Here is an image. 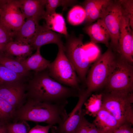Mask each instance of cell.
<instances>
[{"mask_svg":"<svg viewBox=\"0 0 133 133\" xmlns=\"http://www.w3.org/2000/svg\"><path fill=\"white\" fill-rule=\"evenodd\" d=\"M102 107L122 124H133V93H123L107 92L102 94Z\"/></svg>","mask_w":133,"mask_h":133,"instance_id":"obj_4","label":"cell"},{"mask_svg":"<svg viewBox=\"0 0 133 133\" xmlns=\"http://www.w3.org/2000/svg\"><path fill=\"white\" fill-rule=\"evenodd\" d=\"M40 48H37L34 53L32 54L21 62L27 70H33L35 72H39L47 68L50 61L41 55L40 52Z\"/></svg>","mask_w":133,"mask_h":133,"instance_id":"obj_20","label":"cell"},{"mask_svg":"<svg viewBox=\"0 0 133 133\" xmlns=\"http://www.w3.org/2000/svg\"><path fill=\"white\" fill-rule=\"evenodd\" d=\"M102 94H93L84 102L85 114L95 117L102 107Z\"/></svg>","mask_w":133,"mask_h":133,"instance_id":"obj_23","label":"cell"},{"mask_svg":"<svg viewBox=\"0 0 133 133\" xmlns=\"http://www.w3.org/2000/svg\"><path fill=\"white\" fill-rule=\"evenodd\" d=\"M122 15L129 20L130 25L133 29V0H119Z\"/></svg>","mask_w":133,"mask_h":133,"instance_id":"obj_30","label":"cell"},{"mask_svg":"<svg viewBox=\"0 0 133 133\" xmlns=\"http://www.w3.org/2000/svg\"><path fill=\"white\" fill-rule=\"evenodd\" d=\"M15 33L13 40L29 43L36 33L40 20L34 17L27 19Z\"/></svg>","mask_w":133,"mask_h":133,"instance_id":"obj_17","label":"cell"},{"mask_svg":"<svg viewBox=\"0 0 133 133\" xmlns=\"http://www.w3.org/2000/svg\"><path fill=\"white\" fill-rule=\"evenodd\" d=\"M44 19L46 25L50 29L64 35L66 37L68 36V34L65 20L61 14L55 12L46 16Z\"/></svg>","mask_w":133,"mask_h":133,"instance_id":"obj_22","label":"cell"},{"mask_svg":"<svg viewBox=\"0 0 133 133\" xmlns=\"http://www.w3.org/2000/svg\"><path fill=\"white\" fill-rule=\"evenodd\" d=\"M122 16L119 0H112L101 18L108 30L110 35L109 47L117 53L120 21Z\"/></svg>","mask_w":133,"mask_h":133,"instance_id":"obj_8","label":"cell"},{"mask_svg":"<svg viewBox=\"0 0 133 133\" xmlns=\"http://www.w3.org/2000/svg\"><path fill=\"white\" fill-rule=\"evenodd\" d=\"M62 35L54 32L50 29L44 23L39 25L35 35L29 42L33 50L42 46L50 43L57 45L58 47L64 46L62 40Z\"/></svg>","mask_w":133,"mask_h":133,"instance_id":"obj_13","label":"cell"},{"mask_svg":"<svg viewBox=\"0 0 133 133\" xmlns=\"http://www.w3.org/2000/svg\"><path fill=\"white\" fill-rule=\"evenodd\" d=\"M66 105L50 104L27 99L15 112L13 122L20 120L59 125L67 118Z\"/></svg>","mask_w":133,"mask_h":133,"instance_id":"obj_2","label":"cell"},{"mask_svg":"<svg viewBox=\"0 0 133 133\" xmlns=\"http://www.w3.org/2000/svg\"><path fill=\"white\" fill-rule=\"evenodd\" d=\"M24 82L18 81L0 85V97L12 105L16 110L26 100V84Z\"/></svg>","mask_w":133,"mask_h":133,"instance_id":"obj_11","label":"cell"},{"mask_svg":"<svg viewBox=\"0 0 133 133\" xmlns=\"http://www.w3.org/2000/svg\"><path fill=\"white\" fill-rule=\"evenodd\" d=\"M76 133H105L97 128L93 123L89 122L83 116Z\"/></svg>","mask_w":133,"mask_h":133,"instance_id":"obj_31","label":"cell"},{"mask_svg":"<svg viewBox=\"0 0 133 133\" xmlns=\"http://www.w3.org/2000/svg\"><path fill=\"white\" fill-rule=\"evenodd\" d=\"M84 30L90 37L91 42L96 44L102 43L109 47L110 38L109 32L101 18L95 23L86 25Z\"/></svg>","mask_w":133,"mask_h":133,"instance_id":"obj_15","label":"cell"},{"mask_svg":"<svg viewBox=\"0 0 133 133\" xmlns=\"http://www.w3.org/2000/svg\"><path fill=\"white\" fill-rule=\"evenodd\" d=\"M16 110L12 105L0 97V124H6L13 121Z\"/></svg>","mask_w":133,"mask_h":133,"instance_id":"obj_25","label":"cell"},{"mask_svg":"<svg viewBox=\"0 0 133 133\" xmlns=\"http://www.w3.org/2000/svg\"><path fill=\"white\" fill-rule=\"evenodd\" d=\"M56 58L47 68L50 76L60 83L76 89H81L76 71L65 53L64 47H58Z\"/></svg>","mask_w":133,"mask_h":133,"instance_id":"obj_6","label":"cell"},{"mask_svg":"<svg viewBox=\"0 0 133 133\" xmlns=\"http://www.w3.org/2000/svg\"><path fill=\"white\" fill-rule=\"evenodd\" d=\"M86 18L85 11L83 7L76 5L69 12L67 17L68 21L71 24L76 25L85 21Z\"/></svg>","mask_w":133,"mask_h":133,"instance_id":"obj_26","label":"cell"},{"mask_svg":"<svg viewBox=\"0 0 133 133\" xmlns=\"http://www.w3.org/2000/svg\"><path fill=\"white\" fill-rule=\"evenodd\" d=\"M47 0H18L21 11L25 19L34 17L44 19Z\"/></svg>","mask_w":133,"mask_h":133,"instance_id":"obj_16","label":"cell"},{"mask_svg":"<svg viewBox=\"0 0 133 133\" xmlns=\"http://www.w3.org/2000/svg\"><path fill=\"white\" fill-rule=\"evenodd\" d=\"M84 48L90 63L95 61L100 55V51L95 44L91 42L84 45Z\"/></svg>","mask_w":133,"mask_h":133,"instance_id":"obj_32","label":"cell"},{"mask_svg":"<svg viewBox=\"0 0 133 133\" xmlns=\"http://www.w3.org/2000/svg\"><path fill=\"white\" fill-rule=\"evenodd\" d=\"M56 127L54 125L52 126L51 128V133H57L56 130Z\"/></svg>","mask_w":133,"mask_h":133,"instance_id":"obj_36","label":"cell"},{"mask_svg":"<svg viewBox=\"0 0 133 133\" xmlns=\"http://www.w3.org/2000/svg\"><path fill=\"white\" fill-rule=\"evenodd\" d=\"M52 126L48 125L43 126L37 124L30 130L28 133H49Z\"/></svg>","mask_w":133,"mask_h":133,"instance_id":"obj_34","label":"cell"},{"mask_svg":"<svg viewBox=\"0 0 133 133\" xmlns=\"http://www.w3.org/2000/svg\"><path fill=\"white\" fill-rule=\"evenodd\" d=\"M115 53L109 47L92 65L85 81L87 88L85 91L89 96L92 92L105 85L116 57Z\"/></svg>","mask_w":133,"mask_h":133,"instance_id":"obj_5","label":"cell"},{"mask_svg":"<svg viewBox=\"0 0 133 133\" xmlns=\"http://www.w3.org/2000/svg\"><path fill=\"white\" fill-rule=\"evenodd\" d=\"M0 64L9 69L26 77L31 76V71L26 70L21 62L15 57L0 51Z\"/></svg>","mask_w":133,"mask_h":133,"instance_id":"obj_21","label":"cell"},{"mask_svg":"<svg viewBox=\"0 0 133 133\" xmlns=\"http://www.w3.org/2000/svg\"><path fill=\"white\" fill-rule=\"evenodd\" d=\"M27 78L0 64V85L18 81L25 82Z\"/></svg>","mask_w":133,"mask_h":133,"instance_id":"obj_24","label":"cell"},{"mask_svg":"<svg viewBox=\"0 0 133 133\" xmlns=\"http://www.w3.org/2000/svg\"><path fill=\"white\" fill-rule=\"evenodd\" d=\"M95 117L93 123L99 129L105 133L121 125L111 114L102 107Z\"/></svg>","mask_w":133,"mask_h":133,"instance_id":"obj_19","label":"cell"},{"mask_svg":"<svg viewBox=\"0 0 133 133\" xmlns=\"http://www.w3.org/2000/svg\"><path fill=\"white\" fill-rule=\"evenodd\" d=\"M6 124H0V133H7Z\"/></svg>","mask_w":133,"mask_h":133,"instance_id":"obj_35","label":"cell"},{"mask_svg":"<svg viewBox=\"0 0 133 133\" xmlns=\"http://www.w3.org/2000/svg\"><path fill=\"white\" fill-rule=\"evenodd\" d=\"M17 0H0V22L15 33L25 21Z\"/></svg>","mask_w":133,"mask_h":133,"instance_id":"obj_9","label":"cell"},{"mask_svg":"<svg viewBox=\"0 0 133 133\" xmlns=\"http://www.w3.org/2000/svg\"><path fill=\"white\" fill-rule=\"evenodd\" d=\"M7 133H28L30 130L27 121L20 120L6 124Z\"/></svg>","mask_w":133,"mask_h":133,"instance_id":"obj_28","label":"cell"},{"mask_svg":"<svg viewBox=\"0 0 133 133\" xmlns=\"http://www.w3.org/2000/svg\"><path fill=\"white\" fill-rule=\"evenodd\" d=\"M15 33L0 22V51H2L6 45L14 39Z\"/></svg>","mask_w":133,"mask_h":133,"instance_id":"obj_29","label":"cell"},{"mask_svg":"<svg viewBox=\"0 0 133 133\" xmlns=\"http://www.w3.org/2000/svg\"><path fill=\"white\" fill-rule=\"evenodd\" d=\"M76 1L75 0H47L45 6V16L56 12V9L59 6L63 7L65 9L68 6L75 3Z\"/></svg>","mask_w":133,"mask_h":133,"instance_id":"obj_27","label":"cell"},{"mask_svg":"<svg viewBox=\"0 0 133 133\" xmlns=\"http://www.w3.org/2000/svg\"><path fill=\"white\" fill-rule=\"evenodd\" d=\"M83 90L79 93V99L76 106L67 118L56 128L57 133H76L82 117L85 114L82 109L84 102L88 97Z\"/></svg>","mask_w":133,"mask_h":133,"instance_id":"obj_12","label":"cell"},{"mask_svg":"<svg viewBox=\"0 0 133 133\" xmlns=\"http://www.w3.org/2000/svg\"></svg>","mask_w":133,"mask_h":133,"instance_id":"obj_37","label":"cell"},{"mask_svg":"<svg viewBox=\"0 0 133 133\" xmlns=\"http://www.w3.org/2000/svg\"><path fill=\"white\" fill-rule=\"evenodd\" d=\"M26 87L27 99L50 104L66 105L69 98L79 96L76 89L64 86L51 77L47 69L34 72Z\"/></svg>","mask_w":133,"mask_h":133,"instance_id":"obj_1","label":"cell"},{"mask_svg":"<svg viewBox=\"0 0 133 133\" xmlns=\"http://www.w3.org/2000/svg\"><path fill=\"white\" fill-rule=\"evenodd\" d=\"M83 36L78 37L68 35L64 45L66 56L74 68L81 81L85 82L86 76L90 63L84 48Z\"/></svg>","mask_w":133,"mask_h":133,"instance_id":"obj_7","label":"cell"},{"mask_svg":"<svg viewBox=\"0 0 133 133\" xmlns=\"http://www.w3.org/2000/svg\"><path fill=\"white\" fill-rule=\"evenodd\" d=\"M33 50L28 43L13 40L6 45L2 51L15 57L21 62L31 55Z\"/></svg>","mask_w":133,"mask_h":133,"instance_id":"obj_18","label":"cell"},{"mask_svg":"<svg viewBox=\"0 0 133 133\" xmlns=\"http://www.w3.org/2000/svg\"><path fill=\"white\" fill-rule=\"evenodd\" d=\"M117 53L129 63L133 62V33L129 20L122 14Z\"/></svg>","mask_w":133,"mask_h":133,"instance_id":"obj_10","label":"cell"},{"mask_svg":"<svg viewBox=\"0 0 133 133\" xmlns=\"http://www.w3.org/2000/svg\"><path fill=\"white\" fill-rule=\"evenodd\" d=\"M133 125L130 123H125L107 133H133Z\"/></svg>","mask_w":133,"mask_h":133,"instance_id":"obj_33","label":"cell"},{"mask_svg":"<svg viewBox=\"0 0 133 133\" xmlns=\"http://www.w3.org/2000/svg\"><path fill=\"white\" fill-rule=\"evenodd\" d=\"M111 0H86L83 3L85 13L84 21L86 26L101 18L107 8L112 2Z\"/></svg>","mask_w":133,"mask_h":133,"instance_id":"obj_14","label":"cell"},{"mask_svg":"<svg viewBox=\"0 0 133 133\" xmlns=\"http://www.w3.org/2000/svg\"><path fill=\"white\" fill-rule=\"evenodd\" d=\"M105 85L108 92L133 93V64L119 56L116 57Z\"/></svg>","mask_w":133,"mask_h":133,"instance_id":"obj_3","label":"cell"}]
</instances>
